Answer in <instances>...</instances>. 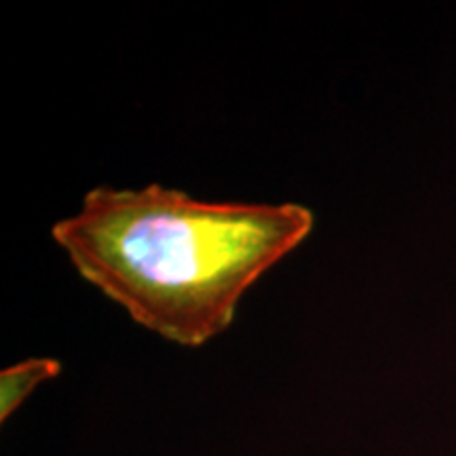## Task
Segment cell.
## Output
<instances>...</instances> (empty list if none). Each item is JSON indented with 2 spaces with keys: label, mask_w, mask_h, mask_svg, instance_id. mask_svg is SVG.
<instances>
[{
  "label": "cell",
  "mask_w": 456,
  "mask_h": 456,
  "mask_svg": "<svg viewBox=\"0 0 456 456\" xmlns=\"http://www.w3.org/2000/svg\"><path fill=\"white\" fill-rule=\"evenodd\" d=\"M313 226L315 214L298 203H209L151 184L94 188L53 239L134 322L201 346L228 330L245 292Z\"/></svg>",
  "instance_id": "6da1fadb"
},
{
  "label": "cell",
  "mask_w": 456,
  "mask_h": 456,
  "mask_svg": "<svg viewBox=\"0 0 456 456\" xmlns=\"http://www.w3.org/2000/svg\"><path fill=\"white\" fill-rule=\"evenodd\" d=\"M60 368V362L55 359H28L4 370L0 374V419L7 420L34 391V387L53 379Z\"/></svg>",
  "instance_id": "7a4b0ae2"
}]
</instances>
